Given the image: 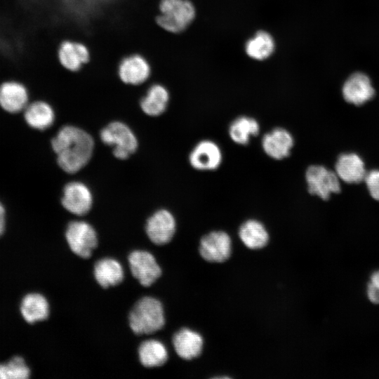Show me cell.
Returning <instances> with one entry per match:
<instances>
[{
    "label": "cell",
    "instance_id": "cell-1",
    "mask_svg": "<svg viewBox=\"0 0 379 379\" xmlns=\"http://www.w3.org/2000/svg\"><path fill=\"white\" fill-rule=\"evenodd\" d=\"M51 146L59 166L65 172L74 173L91 159L94 142L85 131L74 126H65L52 139Z\"/></svg>",
    "mask_w": 379,
    "mask_h": 379
},
{
    "label": "cell",
    "instance_id": "cell-2",
    "mask_svg": "<svg viewBox=\"0 0 379 379\" xmlns=\"http://www.w3.org/2000/svg\"><path fill=\"white\" fill-rule=\"evenodd\" d=\"M164 310L161 302L150 296L136 302L128 315V324L136 335L154 333L165 324Z\"/></svg>",
    "mask_w": 379,
    "mask_h": 379
},
{
    "label": "cell",
    "instance_id": "cell-3",
    "mask_svg": "<svg viewBox=\"0 0 379 379\" xmlns=\"http://www.w3.org/2000/svg\"><path fill=\"white\" fill-rule=\"evenodd\" d=\"M194 15V7L188 0H160L155 21L163 30L178 34L186 29Z\"/></svg>",
    "mask_w": 379,
    "mask_h": 379
},
{
    "label": "cell",
    "instance_id": "cell-4",
    "mask_svg": "<svg viewBox=\"0 0 379 379\" xmlns=\"http://www.w3.org/2000/svg\"><path fill=\"white\" fill-rule=\"evenodd\" d=\"M103 143L113 147V154L119 159H126L138 148V140L132 130L125 124L113 121L100 131Z\"/></svg>",
    "mask_w": 379,
    "mask_h": 379
},
{
    "label": "cell",
    "instance_id": "cell-5",
    "mask_svg": "<svg viewBox=\"0 0 379 379\" xmlns=\"http://www.w3.org/2000/svg\"><path fill=\"white\" fill-rule=\"evenodd\" d=\"M65 237L70 250L81 258H90L98 246L95 229L85 221L70 222L65 231Z\"/></svg>",
    "mask_w": 379,
    "mask_h": 379
},
{
    "label": "cell",
    "instance_id": "cell-6",
    "mask_svg": "<svg viewBox=\"0 0 379 379\" xmlns=\"http://www.w3.org/2000/svg\"><path fill=\"white\" fill-rule=\"evenodd\" d=\"M152 69L148 59L140 53L124 56L117 66L119 80L126 85L139 86L150 78Z\"/></svg>",
    "mask_w": 379,
    "mask_h": 379
},
{
    "label": "cell",
    "instance_id": "cell-7",
    "mask_svg": "<svg viewBox=\"0 0 379 379\" xmlns=\"http://www.w3.org/2000/svg\"><path fill=\"white\" fill-rule=\"evenodd\" d=\"M307 190L312 195L327 200L333 193L340 191V179L335 172L324 166L312 165L305 172Z\"/></svg>",
    "mask_w": 379,
    "mask_h": 379
},
{
    "label": "cell",
    "instance_id": "cell-8",
    "mask_svg": "<svg viewBox=\"0 0 379 379\" xmlns=\"http://www.w3.org/2000/svg\"><path fill=\"white\" fill-rule=\"evenodd\" d=\"M128 260L132 275L145 287L152 285L161 275V269L156 258L148 251H132Z\"/></svg>",
    "mask_w": 379,
    "mask_h": 379
},
{
    "label": "cell",
    "instance_id": "cell-9",
    "mask_svg": "<svg viewBox=\"0 0 379 379\" xmlns=\"http://www.w3.org/2000/svg\"><path fill=\"white\" fill-rule=\"evenodd\" d=\"M57 57L60 65L71 72H79L91 58L89 47L83 41L64 39L58 45Z\"/></svg>",
    "mask_w": 379,
    "mask_h": 379
},
{
    "label": "cell",
    "instance_id": "cell-10",
    "mask_svg": "<svg viewBox=\"0 0 379 379\" xmlns=\"http://www.w3.org/2000/svg\"><path fill=\"white\" fill-rule=\"evenodd\" d=\"M29 93L25 84L18 79L0 82V107L7 112L18 113L29 104Z\"/></svg>",
    "mask_w": 379,
    "mask_h": 379
},
{
    "label": "cell",
    "instance_id": "cell-11",
    "mask_svg": "<svg viewBox=\"0 0 379 379\" xmlns=\"http://www.w3.org/2000/svg\"><path fill=\"white\" fill-rule=\"evenodd\" d=\"M199 253L206 261L222 262L232 253V241L227 233L213 231L204 235L200 240Z\"/></svg>",
    "mask_w": 379,
    "mask_h": 379
},
{
    "label": "cell",
    "instance_id": "cell-12",
    "mask_svg": "<svg viewBox=\"0 0 379 379\" xmlns=\"http://www.w3.org/2000/svg\"><path fill=\"white\" fill-rule=\"evenodd\" d=\"M175 230V219L173 214L166 209H161L153 213L145 225L148 238L152 243L159 246L170 242Z\"/></svg>",
    "mask_w": 379,
    "mask_h": 379
},
{
    "label": "cell",
    "instance_id": "cell-13",
    "mask_svg": "<svg viewBox=\"0 0 379 379\" xmlns=\"http://www.w3.org/2000/svg\"><path fill=\"white\" fill-rule=\"evenodd\" d=\"M62 206L77 215H84L91 208L93 195L90 189L83 182H71L65 185L61 199Z\"/></svg>",
    "mask_w": 379,
    "mask_h": 379
},
{
    "label": "cell",
    "instance_id": "cell-14",
    "mask_svg": "<svg viewBox=\"0 0 379 379\" xmlns=\"http://www.w3.org/2000/svg\"><path fill=\"white\" fill-rule=\"evenodd\" d=\"M342 93L346 102L358 106L371 100L375 91L369 77L365 73L356 72L345 81Z\"/></svg>",
    "mask_w": 379,
    "mask_h": 379
},
{
    "label": "cell",
    "instance_id": "cell-15",
    "mask_svg": "<svg viewBox=\"0 0 379 379\" xmlns=\"http://www.w3.org/2000/svg\"><path fill=\"white\" fill-rule=\"evenodd\" d=\"M222 154L217 143L211 140L199 142L189 155L191 166L198 171H213L221 164Z\"/></svg>",
    "mask_w": 379,
    "mask_h": 379
},
{
    "label": "cell",
    "instance_id": "cell-16",
    "mask_svg": "<svg viewBox=\"0 0 379 379\" xmlns=\"http://www.w3.org/2000/svg\"><path fill=\"white\" fill-rule=\"evenodd\" d=\"M293 144V135L288 131L281 127L275 128L265 133L261 141L265 153L276 160L288 157Z\"/></svg>",
    "mask_w": 379,
    "mask_h": 379
},
{
    "label": "cell",
    "instance_id": "cell-17",
    "mask_svg": "<svg viewBox=\"0 0 379 379\" xmlns=\"http://www.w3.org/2000/svg\"><path fill=\"white\" fill-rule=\"evenodd\" d=\"M335 173L339 179L347 183H359L366 175L362 159L354 153L340 155L335 163Z\"/></svg>",
    "mask_w": 379,
    "mask_h": 379
},
{
    "label": "cell",
    "instance_id": "cell-18",
    "mask_svg": "<svg viewBox=\"0 0 379 379\" xmlns=\"http://www.w3.org/2000/svg\"><path fill=\"white\" fill-rule=\"evenodd\" d=\"M172 343L177 354L185 360H191L199 357L204 345L201 335L187 328L175 333L173 336Z\"/></svg>",
    "mask_w": 379,
    "mask_h": 379
},
{
    "label": "cell",
    "instance_id": "cell-19",
    "mask_svg": "<svg viewBox=\"0 0 379 379\" xmlns=\"http://www.w3.org/2000/svg\"><path fill=\"white\" fill-rule=\"evenodd\" d=\"M93 274L98 284L102 288L117 286L121 283L124 277L121 263L110 258L98 260L94 265Z\"/></svg>",
    "mask_w": 379,
    "mask_h": 379
},
{
    "label": "cell",
    "instance_id": "cell-20",
    "mask_svg": "<svg viewBox=\"0 0 379 379\" xmlns=\"http://www.w3.org/2000/svg\"><path fill=\"white\" fill-rule=\"evenodd\" d=\"M24 117L32 128L45 130L54 122L55 113L51 105L44 100L29 102L24 109Z\"/></svg>",
    "mask_w": 379,
    "mask_h": 379
},
{
    "label": "cell",
    "instance_id": "cell-21",
    "mask_svg": "<svg viewBox=\"0 0 379 379\" xmlns=\"http://www.w3.org/2000/svg\"><path fill=\"white\" fill-rule=\"evenodd\" d=\"M168 101L169 93L166 88L160 84H153L141 98L140 105L147 115L157 117L166 111Z\"/></svg>",
    "mask_w": 379,
    "mask_h": 379
},
{
    "label": "cell",
    "instance_id": "cell-22",
    "mask_svg": "<svg viewBox=\"0 0 379 379\" xmlns=\"http://www.w3.org/2000/svg\"><path fill=\"white\" fill-rule=\"evenodd\" d=\"M20 312L24 319L29 324L45 320L49 315L48 300L41 294L29 293L22 300Z\"/></svg>",
    "mask_w": 379,
    "mask_h": 379
},
{
    "label": "cell",
    "instance_id": "cell-23",
    "mask_svg": "<svg viewBox=\"0 0 379 379\" xmlns=\"http://www.w3.org/2000/svg\"><path fill=\"white\" fill-rule=\"evenodd\" d=\"M239 236L247 248L254 250L265 247L269 241V234L265 227L254 219L242 223L239 230Z\"/></svg>",
    "mask_w": 379,
    "mask_h": 379
},
{
    "label": "cell",
    "instance_id": "cell-24",
    "mask_svg": "<svg viewBox=\"0 0 379 379\" xmlns=\"http://www.w3.org/2000/svg\"><path fill=\"white\" fill-rule=\"evenodd\" d=\"M138 357L140 364L146 368L163 366L168 359V351L165 345L157 340L143 341L138 347Z\"/></svg>",
    "mask_w": 379,
    "mask_h": 379
},
{
    "label": "cell",
    "instance_id": "cell-25",
    "mask_svg": "<svg viewBox=\"0 0 379 379\" xmlns=\"http://www.w3.org/2000/svg\"><path fill=\"white\" fill-rule=\"evenodd\" d=\"M260 133V125L255 119L241 116L234 119L228 128L229 136L237 144L246 145L248 144L252 136Z\"/></svg>",
    "mask_w": 379,
    "mask_h": 379
},
{
    "label": "cell",
    "instance_id": "cell-26",
    "mask_svg": "<svg viewBox=\"0 0 379 379\" xmlns=\"http://www.w3.org/2000/svg\"><path fill=\"white\" fill-rule=\"evenodd\" d=\"M274 48L272 37L264 31L258 32L246 44V52L248 55L259 60L268 58L272 53Z\"/></svg>",
    "mask_w": 379,
    "mask_h": 379
},
{
    "label": "cell",
    "instance_id": "cell-27",
    "mask_svg": "<svg viewBox=\"0 0 379 379\" xmlns=\"http://www.w3.org/2000/svg\"><path fill=\"white\" fill-rule=\"evenodd\" d=\"M29 375L30 370L21 357L15 356L6 364H0V379H27Z\"/></svg>",
    "mask_w": 379,
    "mask_h": 379
},
{
    "label": "cell",
    "instance_id": "cell-28",
    "mask_svg": "<svg viewBox=\"0 0 379 379\" xmlns=\"http://www.w3.org/2000/svg\"><path fill=\"white\" fill-rule=\"evenodd\" d=\"M364 181L370 195L379 201V170H372L366 173Z\"/></svg>",
    "mask_w": 379,
    "mask_h": 379
},
{
    "label": "cell",
    "instance_id": "cell-29",
    "mask_svg": "<svg viewBox=\"0 0 379 379\" xmlns=\"http://www.w3.org/2000/svg\"><path fill=\"white\" fill-rule=\"evenodd\" d=\"M367 296L371 302L379 305V270L374 272L370 277Z\"/></svg>",
    "mask_w": 379,
    "mask_h": 379
},
{
    "label": "cell",
    "instance_id": "cell-30",
    "mask_svg": "<svg viewBox=\"0 0 379 379\" xmlns=\"http://www.w3.org/2000/svg\"><path fill=\"white\" fill-rule=\"evenodd\" d=\"M5 224V209L2 204L0 202V236H1L4 232Z\"/></svg>",
    "mask_w": 379,
    "mask_h": 379
}]
</instances>
